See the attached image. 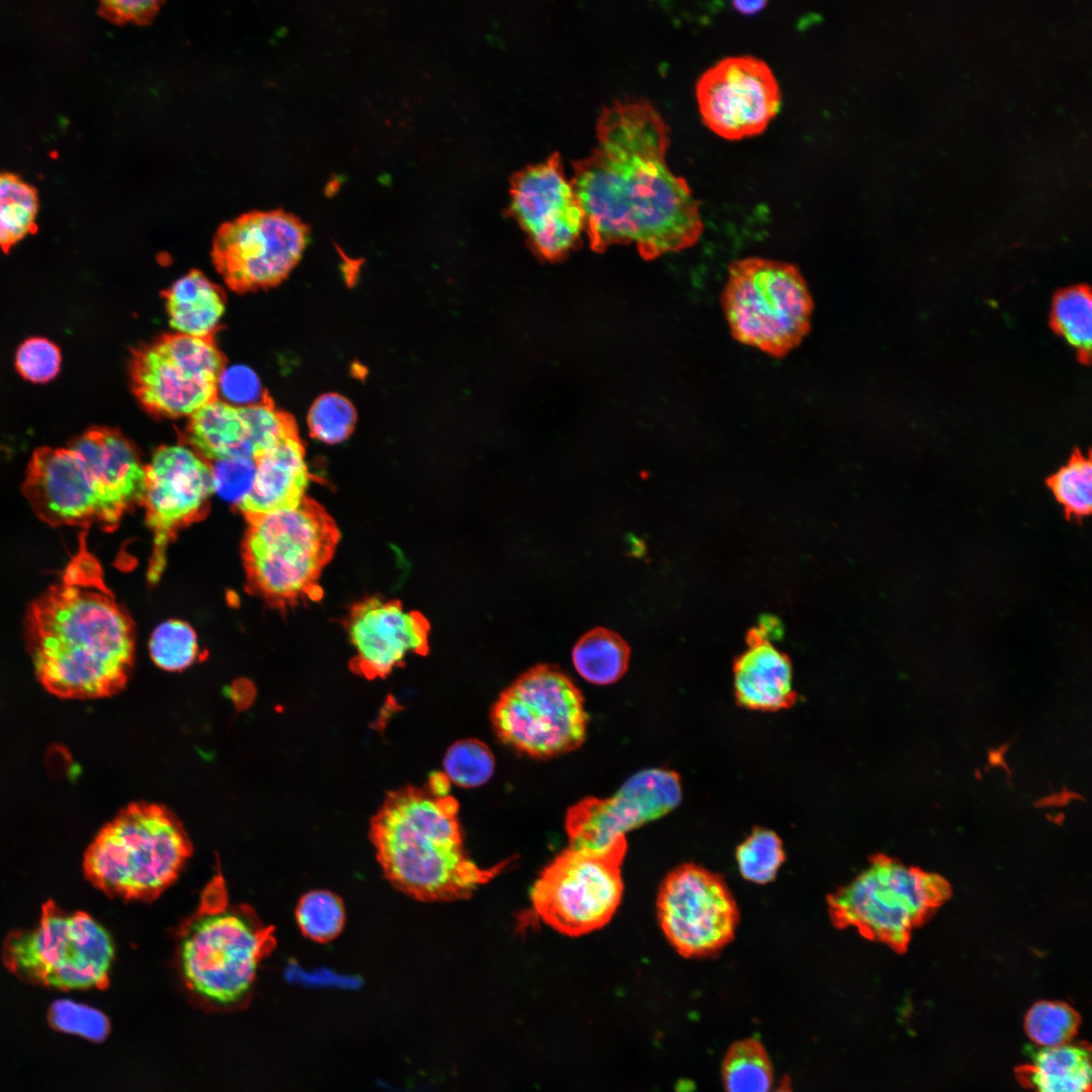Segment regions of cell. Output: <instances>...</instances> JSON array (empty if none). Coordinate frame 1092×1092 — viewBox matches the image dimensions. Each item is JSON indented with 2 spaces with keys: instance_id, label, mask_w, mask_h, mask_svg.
Listing matches in <instances>:
<instances>
[{
  "instance_id": "obj_1",
  "label": "cell",
  "mask_w": 1092,
  "mask_h": 1092,
  "mask_svg": "<svg viewBox=\"0 0 1092 1092\" xmlns=\"http://www.w3.org/2000/svg\"><path fill=\"white\" fill-rule=\"evenodd\" d=\"M596 131L570 179L592 247L632 245L653 259L695 245L704 228L699 203L666 164L669 127L659 111L644 98L614 100Z\"/></svg>"
},
{
  "instance_id": "obj_2",
  "label": "cell",
  "mask_w": 1092,
  "mask_h": 1092,
  "mask_svg": "<svg viewBox=\"0 0 1092 1092\" xmlns=\"http://www.w3.org/2000/svg\"><path fill=\"white\" fill-rule=\"evenodd\" d=\"M135 626L103 578L63 581L30 606L26 638L34 670L51 694L100 699L119 693L131 674Z\"/></svg>"
},
{
  "instance_id": "obj_3",
  "label": "cell",
  "mask_w": 1092,
  "mask_h": 1092,
  "mask_svg": "<svg viewBox=\"0 0 1092 1092\" xmlns=\"http://www.w3.org/2000/svg\"><path fill=\"white\" fill-rule=\"evenodd\" d=\"M459 804L428 785L386 794L371 818L370 839L387 881L424 902L469 898L507 866L481 868L468 855L458 818Z\"/></svg>"
},
{
  "instance_id": "obj_4",
  "label": "cell",
  "mask_w": 1092,
  "mask_h": 1092,
  "mask_svg": "<svg viewBox=\"0 0 1092 1092\" xmlns=\"http://www.w3.org/2000/svg\"><path fill=\"white\" fill-rule=\"evenodd\" d=\"M202 898L179 931L178 969L197 998L234 1006L251 994L260 963L275 945L273 930L250 908L230 904L218 878Z\"/></svg>"
},
{
  "instance_id": "obj_5",
  "label": "cell",
  "mask_w": 1092,
  "mask_h": 1092,
  "mask_svg": "<svg viewBox=\"0 0 1092 1092\" xmlns=\"http://www.w3.org/2000/svg\"><path fill=\"white\" fill-rule=\"evenodd\" d=\"M246 520L242 555L248 592L281 611L320 600V577L341 539L327 510L305 495L295 508Z\"/></svg>"
},
{
  "instance_id": "obj_6",
  "label": "cell",
  "mask_w": 1092,
  "mask_h": 1092,
  "mask_svg": "<svg viewBox=\"0 0 1092 1092\" xmlns=\"http://www.w3.org/2000/svg\"><path fill=\"white\" fill-rule=\"evenodd\" d=\"M191 852L189 836L171 810L134 802L99 830L85 852L83 869L105 894L148 901L176 881Z\"/></svg>"
},
{
  "instance_id": "obj_7",
  "label": "cell",
  "mask_w": 1092,
  "mask_h": 1092,
  "mask_svg": "<svg viewBox=\"0 0 1092 1092\" xmlns=\"http://www.w3.org/2000/svg\"><path fill=\"white\" fill-rule=\"evenodd\" d=\"M113 959L112 938L100 923L52 900L33 928L10 932L2 948L3 963L16 977L61 990L105 988Z\"/></svg>"
},
{
  "instance_id": "obj_8",
  "label": "cell",
  "mask_w": 1092,
  "mask_h": 1092,
  "mask_svg": "<svg viewBox=\"0 0 1092 1092\" xmlns=\"http://www.w3.org/2000/svg\"><path fill=\"white\" fill-rule=\"evenodd\" d=\"M721 303L738 342L784 357L810 331L813 300L799 269L764 258L732 262Z\"/></svg>"
},
{
  "instance_id": "obj_9",
  "label": "cell",
  "mask_w": 1092,
  "mask_h": 1092,
  "mask_svg": "<svg viewBox=\"0 0 1092 1092\" xmlns=\"http://www.w3.org/2000/svg\"><path fill=\"white\" fill-rule=\"evenodd\" d=\"M948 893L947 883L939 876L877 855L863 872L826 900L834 927H854L867 938L901 948L912 929Z\"/></svg>"
},
{
  "instance_id": "obj_10",
  "label": "cell",
  "mask_w": 1092,
  "mask_h": 1092,
  "mask_svg": "<svg viewBox=\"0 0 1092 1092\" xmlns=\"http://www.w3.org/2000/svg\"><path fill=\"white\" fill-rule=\"evenodd\" d=\"M497 738L533 758L547 759L577 749L588 716L579 689L561 669L537 664L506 688L490 710Z\"/></svg>"
},
{
  "instance_id": "obj_11",
  "label": "cell",
  "mask_w": 1092,
  "mask_h": 1092,
  "mask_svg": "<svg viewBox=\"0 0 1092 1092\" xmlns=\"http://www.w3.org/2000/svg\"><path fill=\"white\" fill-rule=\"evenodd\" d=\"M225 364L213 337L162 334L132 350L130 388L153 415L190 418L218 398Z\"/></svg>"
},
{
  "instance_id": "obj_12",
  "label": "cell",
  "mask_w": 1092,
  "mask_h": 1092,
  "mask_svg": "<svg viewBox=\"0 0 1092 1092\" xmlns=\"http://www.w3.org/2000/svg\"><path fill=\"white\" fill-rule=\"evenodd\" d=\"M623 858L568 847L540 874L531 890L535 912L544 923L569 936L602 928L623 895Z\"/></svg>"
},
{
  "instance_id": "obj_13",
  "label": "cell",
  "mask_w": 1092,
  "mask_h": 1092,
  "mask_svg": "<svg viewBox=\"0 0 1092 1092\" xmlns=\"http://www.w3.org/2000/svg\"><path fill=\"white\" fill-rule=\"evenodd\" d=\"M307 238V226L293 214L254 210L217 229L211 261L231 290L268 289L280 284L297 265Z\"/></svg>"
},
{
  "instance_id": "obj_14",
  "label": "cell",
  "mask_w": 1092,
  "mask_h": 1092,
  "mask_svg": "<svg viewBox=\"0 0 1092 1092\" xmlns=\"http://www.w3.org/2000/svg\"><path fill=\"white\" fill-rule=\"evenodd\" d=\"M656 912L666 939L688 959L717 954L733 940L739 922L737 904L722 876L691 862L664 878Z\"/></svg>"
},
{
  "instance_id": "obj_15",
  "label": "cell",
  "mask_w": 1092,
  "mask_h": 1092,
  "mask_svg": "<svg viewBox=\"0 0 1092 1092\" xmlns=\"http://www.w3.org/2000/svg\"><path fill=\"white\" fill-rule=\"evenodd\" d=\"M681 795L675 771L642 769L611 797H587L568 808L565 829L569 847L624 858L626 833L669 813L679 805Z\"/></svg>"
},
{
  "instance_id": "obj_16",
  "label": "cell",
  "mask_w": 1092,
  "mask_h": 1092,
  "mask_svg": "<svg viewBox=\"0 0 1092 1092\" xmlns=\"http://www.w3.org/2000/svg\"><path fill=\"white\" fill-rule=\"evenodd\" d=\"M210 464L187 446L160 447L146 465V523L154 536L148 578L156 582L165 566L166 551L185 526L202 519L213 493Z\"/></svg>"
},
{
  "instance_id": "obj_17",
  "label": "cell",
  "mask_w": 1092,
  "mask_h": 1092,
  "mask_svg": "<svg viewBox=\"0 0 1092 1092\" xmlns=\"http://www.w3.org/2000/svg\"><path fill=\"white\" fill-rule=\"evenodd\" d=\"M696 96L705 125L730 141L761 133L782 99L769 66L752 56L718 61L698 79Z\"/></svg>"
},
{
  "instance_id": "obj_18",
  "label": "cell",
  "mask_w": 1092,
  "mask_h": 1092,
  "mask_svg": "<svg viewBox=\"0 0 1092 1092\" xmlns=\"http://www.w3.org/2000/svg\"><path fill=\"white\" fill-rule=\"evenodd\" d=\"M510 213L545 259H559L576 246L584 214L559 153L512 175Z\"/></svg>"
},
{
  "instance_id": "obj_19",
  "label": "cell",
  "mask_w": 1092,
  "mask_h": 1092,
  "mask_svg": "<svg viewBox=\"0 0 1092 1092\" xmlns=\"http://www.w3.org/2000/svg\"><path fill=\"white\" fill-rule=\"evenodd\" d=\"M189 419L186 440L207 462L254 459L298 435L294 418L277 407L267 391L246 405L217 398Z\"/></svg>"
},
{
  "instance_id": "obj_20",
  "label": "cell",
  "mask_w": 1092,
  "mask_h": 1092,
  "mask_svg": "<svg viewBox=\"0 0 1092 1092\" xmlns=\"http://www.w3.org/2000/svg\"><path fill=\"white\" fill-rule=\"evenodd\" d=\"M343 624L355 650L349 667L366 679L386 677L411 653H429L428 619L398 600L366 597L350 607Z\"/></svg>"
},
{
  "instance_id": "obj_21",
  "label": "cell",
  "mask_w": 1092,
  "mask_h": 1092,
  "mask_svg": "<svg viewBox=\"0 0 1092 1092\" xmlns=\"http://www.w3.org/2000/svg\"><path fill=\"white\" fill-rule=\"evenodd\" d=\"M23 492L39 519L51 526L98 523L105 530L114 528L88 467L69 446L34 451Z\"/></svg>"
},
{
  "instance_id": "obj_22",
  "label": "cell",
  "mask_w": 1092,
  "mask_h": 1092,
  "mask_svg": "<svg viewBox=\"0 0 1092 1092\" xmlns=\"http://www.w3.org/2000/svg\"><path fill=\"white\" fill-rule=\"evenodd\" d=\"M68 446L88 467L114 526L130 508L142 504L146 466L119 431L92 428L74 438Z\"/></svg>"
},
{
  "instance_id": "obj_23",
  "label": "cell",
  "mask_w": 1092,
  "mask_h": 1092,
  "mask_svg": "<svg viewBox=\"0 0 1092 1092\" xmlns=\"http://www.w3.org/2000/svg\"><path fill=\"white\" fill-rule=\"evenodd\" d=\"M747 649L733 662L734 695L743 708L779 711L797 699L789 656L752 628L746 634Z\"/></svg>"
},
{
  "instance_id": "obj_24",
  "label": "cell",
  "mask_w": 1092,
  "mask_h": 1092,
  "mask_svg": "<svg viewBox=\"0 0 1092 1092\" xmlns=\"http://www.w3.org/2000/svg\"><path fill=\"white\" fill-rule=\"evenodd\" d=\"M299 436L287 439L253 460L255 474L248 493L237 505L245 518L297 507L310 475Z\"/></svg>"
},
{
  "instance_id": "obj_25",
  "label": "cell",
  "mask_w": 1092,
  "mask_h": 1092,
  "mask_svg": "<svg viewBox=\"0 0 1092 1092\" xmlns=\"http://www.w3.org/2000/svg\"><path fill=\"white\" fill-rule=\"evenodd\" d=\"M171 327L183 335L213 337L225 309V294L201 271L192 269L162 291Z\"/></svg>"
},
{
  "instance_id": "obj_26",
  "label": "cell",
  "mask_w": 1092,
  "mask_h": 1092,
  "mask_svg": "<svg viewBox=\"0 0 1092 1092\" xmlns=\"http://www.w3.org/2000/svg\"><path fill=\"white\" fill-rule=\"evenodd\" d=\"M1033 1092H1091L1090 1046L1085 1042L1041 1048L1016 1069Z\"/></svg>"
},
{
  "instance_id": "obj_27",
  "label": "cell",
  "mask_w": 1092,
  "mask_h": 1092,
  "mask_svg": "<svg viewBox=\"0 0 1092 1092\" xmlns=\"http://www.w3.org/2000/svg\"><path fill=\"white\" fill-rule=\"evenodd\" d=\"M573 666L581 677L595 685H610L627 671L630 648L616 632L598 627L587 631L572 648Z\"/></svg>"
},
{
  "instance_id": "obj_28",
  "label": "cell",
  "mask_w": 1092,
  "mask_h": 1092,
  "mask_svg": "<svg viewBox=\"0 0 1092 1092\" xmlns=\"http://www.w3.org/2000/svg\"><path fill=\"white\" fill-rule=\"evenodd\" d=\"M38 210L36 187L15 172L0 171V249L4 253L37 232Z\"/></svg>"
},
{
  "instance_id": "obj_29",
  "label": "cell",
  "mask_w": 1092,
  "mask_h": 1092,
  "mask_svg": "<svg viewBox=\"0 0 1092 1092\" xmlns=\"http://www.w3.org/2000/svg\"><path fill=\"white\" fill-rule=\"evenodd\" d=\"M772 1076L767 1053L755 1038L732 1043L722 1062L726 1092H769Z\"/></svg>"
},
{
  "instance_id": "obj_30",
  "label": "cell",
  "mask_w": 1092,
  "mask_h": 1092,
  "mask_svg": "<svg viewBox=\"0 0 1092 1092\" xmlns=\"http://www.w3.org/2000/svg\"><path fill=\"white\" fill-rule=\"evenodd\" d=\"M1081 1017L1076 1009L1061 1001L1034 1003L1024 1018L1028 1037L1041 1048L1072 1042L1078 1033Z\"/></svg>"
},
{
  "instance_id": "obj_31",
  "label": "cell",
  "mask_w": 1092,
  "mask_h": 1092,
  "mask_svg": "<svg viewBox=\"0 0 1092 1092\" xmlns=\"http://www.w3.org/2000/svg\"><path fill=\"white\" fill-rule=\"evenodd\" d=\"M295 917L299 929L308 938L325 943L343 930L346 914L339 896L327 890H313L298 901Z\"/></svg>"
},
{
  "instance_id": "obj_32",
  "label": "cell",
  "mask_w": 1092,
  "mask_h": 1092,
  "mask_svg": "<svg viewBox=\"0 0 1092 1092\" xmlns=\"http://www.w3.org/2000/svg\"><path fill=\"white\" fill-rule=\"evenodd\" d=\"M149 650L152 660L161 669L181 671L190 666L197 656V636L188 623L171 619L154 630Z\"/></svg>"
},
{
  "instance_id": "obj_33",
  "label": "cell",
  "mask_w": 1092,
  "mask_h": 1092,
  "mask_svg": "<svg viewBox=\"0 0 1092 1092\" xmlns=\"http://www.w3.org/2000/svg\"><path fill=\"white\" fill-rule=\"evenodd\" d=\"M736 861L745 880L756 884L771 882L785 861L782 840L774 831L756 827L738 845Z\"/></svg>"
},
{
  "instance_id": "obj_34",
  "label": "cell",
  "mask_w": 1092,
  "mask_h": 1092,
  "mask_svg": "<svg viewBox=\"0 0 1092 1092\" xmlns=\"http://www.w3.org/2000/svg\"><path fill=\"white\" fill-rule=\"evenodd\" d=\"M1056 330L1086 355L1092 339V299L1088 289L1073 287L1061 292L1053 304Z\"/></svg>"
},
{
  "instance_id": "obj_35",
  "label": "cell",
  "mask_w": 1092,
  "mask_h": 1092,
  "mask_svg": "<svg viewBox=\"0 0 1092 1092\" xmlns=\"http://www.w3.org/2000/svg\"><path fill=\"white\" fill-rule=\"evenodd\" d=\"M443 766L450 783L462 788H476L491 778L494 757L482 741L474 738L463 739L448 748Z\"/></svg>"
},
{
  "instance_id": "obj_36",
  "label": "cell",
  "mask_w": 1092,
  "mask_h": 1092,
  "mask_svg": "<svg viewBox=\"0 0 1092 1092\" xmlns=\"http://www.w3.org/2000/svg\"><path fill=\"white\" fill-rule=\"evenodd\" d=\"M357 413L353 403L338 393L318 396L310 406L307 425L310 436L334 445L345 441L355 429Z\"/></svg>"
},
{
  "instance_id": "obj_37",
  "label": "cell",
  "mask_w": 1092,
  "mask_h": 1092,
  "mask_svg": "<svg viewBox=\"0 0 1092 1092\" xmlns=\"http://www.w3.org/2000/svg\"><path fill=\"white\" fill-rule=\"evenodd\" d=\"M1057 500L1074 516L1087 515L1092 506V466L1088 458L1074 455L1050 479Z\"/></svg>"
},
{
  "instance_id": "obj_38",
  "label": "cell",
  "mask_w": 1092,
  "mask_h": 1092,
  "mask_svg": "<svg viewBox=\"0 0 1092 1092\" xmlns=\"http://www.w3.org/2000/svg\"><path fill=\"white\" fill-rule=\"evenodd\" d=\"M61 364L60 348L43 337H31L24 340L15 354V368L18 374L32 383H47L55 379L60 372Z\"/></svg>"
},
{
  "instance_id": "obj_39",
  "label": "cell",
  "mask_w": 1092,
  "mask_h": 1092,
  "mask_svg": "<svg viewBox=\"0 0 1092 1092\" xmlns=\"http://www.w3.org/2000/svg\"><path fill=\"white\" fill-rule=\"evenodd\" d=\"M51 1024L62 1031L98 1038L105 1032V1017L95 1009L69 1000H59L49 1011Z\"/></svg>"
},
{
  "instance_id": "obj_40",
  "label": "cell",
  "mask_w": 1092,
  "mask_h": 1092,
  "mask_svg": "<svg viewBox=\"0 0 1092 1092\" xmlns=\"http://www.w3.org/2000/svg\"><path fill=\"white\" fill-rule=\"evenodd\" d=\"M211 467L213 491L238 505L251 488L255 464L249 458H231L213 462Z\"/></svg>"
},
{
  "instance_id": "obj_41",
  "label": "cell",
  "mask_w": 1092,
  "mask_h": 1092,
  "mask_svg": "<svg viewBox=\"0 0 1092 1092\" xmlns=\"http://www.w3.org/2000/svg\"><path fill=\"white\" fill-rule=\"evenodd\" d=\"M222 391L230 403L246 405L258 401L260 398V382L250 369L244 366L232 367L224 370L218 385V392Z\"/></svg>"
},
{
  "instance_id": "obj_42",
  "label": "cell",
  "mask_w": 1092,
  "mask_h": 1092,
  "mask_svg": "<svg viewBox=\"0 0 1092 1092\" xmlns=\"http://www.w3.org/2000/svg\"><path fill=\"white\" fill-rule=\"evenodd\" d=\"M160 1H101L98 14L111 22L149 23L160 9Z\"/></svg>"
},
{
  "instance_id": "obj_43",
  "label": "cell",
  "mask_w": 1092,
  "mask_h": 1092,
  "mask_svg": "<svg viewBox=\"0 0 1092 1092\" xmlns=\"http://www.w3.org/2000/svg\"><path fill=\"white\" fill-rule=\"evenodd\" d=\"M767 4L766 1H734V8L744 15H753L759 12Z\"/></svg>"
},
{
  "instance_id": "obj_44",
  "label": "cell",
  "mask_w": 1092,
  "mask_h": 1092,
  "mask_svg": "<svg viewBox=\"0 0 1092 1092\" xmlns=\"http://www.w3.org/2000/svg\"><path fill=\"white\" fill-rule=\"evenodd\" d=\"M772 1092H793L791 1088V1081L788 1076H784L779 1086Z\"/></svg>"
}]
</instances>
